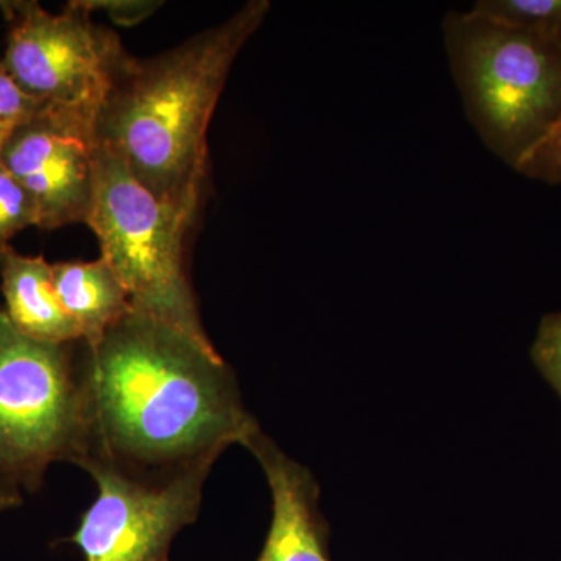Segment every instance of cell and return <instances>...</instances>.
<instances>
[{
    "mask_svg": "<svg viewBox=\"0 0 561 561\" xmlns=\"http://www.w3.org/2000/svg\"><path fill=\"white\" fill-rule=\"evenodd\" d=\"M272 3L251 0L214 27L150 58L130 55L99 117L98 144L119 154L157 201L197 220L208 128L228 76Z\"/></svg>",
    "mask_w": 561,
    "mask_h": 561,
    "instance_id": "cell-2",
    "label": "cell"
},
{
    "mask_svg": "<svg viewBox=\"0 0 561 561\" xmlns=\"http://www.w3.org/2000/svg\"><path fill=\"white\" fill-rule=\"evenodd\" d=\"M516 172L527 179L561 184V119L519 162Z\"/></svg>",
    "mask_w": 561,
    "mask_h": 561,
    "instance_id": "cell-16",
    "label": "cell"
},
{
    "mask_svg": "<svg viewBox=\"0 0 561 561\" xmlns=\"http://www.w3.org/2000/svg\"><path fill=\"white\" fill-rule=\"evenodd\" d=\"M84 10L105 11L116 24L131 27L139 24L160 9L161 2H147V0H79Z\"/></svg>",
    "mask_w": 561,
    "mask_h": 561,
    "instance_id": "cell-17",
    "label": "cell"
},
{
    "mask_svg": "<svg viewBox=\"0 0 561 561\" xmlns=\"http://www.w3.org/2000/svg\"><path fill=\"white\" fill-rule=\"evenodd\" d=\"M88 451L81 342L36 341L0 309V474L35 493L50 465Z\"/></svg>",
    "mask_w": 561,
    "mask_h": 561,
    "instance_id": "cell-5",
    "label": "cell"
},
{
    "mask_svg": "<svg viewBox=\"0 0 561 561\" xmlns=\"http://www.w3.org/2000/svg\"><path fill=\"white\" fill-rule=\"evenodd\" d=\"M9 25L2 68L55 119L98 142L103 105L128 54L116 33L91 20L79 0L60 14L38 2H0Z\"/></svg>",
    "mask_w": 561,
    "mask_h": 561,
    "instance_id": "cell-6",
    "label": "cell"
},
{
    "mask_svg": "<svg viewBox=\"0 0 561 561\" xmlns=\"http://www.w3.org/2000/svg\"><path fill=\"white\" fill-rule=\"evenodd\" d=\"M216 460L168 476L142 478L88 457L98 496L68 541L84 561H169L176 535L197 522L203 489Z\"/></svg>",
    "mask_w": 561,
    "mask_h": 561,
    "instance_id": "cell-7",
    "label": "cell"
},
{
    "mask_svg": "<svg viewBox=\"0 0 561 561\" xmlns=\"http://www.w3.org/2000/svg\"><path fill=\"white\" fill-rule=\"evenodd\" d=\"M87 457L168 478L242 445L260 424L214 346L130 309L98 345L81 342ZM83 459V460H84Z\"/></svg>",
    "mask_w": 561,
    "mask_h": 561,
    "instance_id": "cell-1",
    "label": "cell"
},
{
    "mask_svg": "<svg viewBox=\"0 0 561 561\" xmlns=\"http://www.w3.org/2000/svg\"><path fill=\"white\" fill-rule=\"evenodd\" d=\"M530 356L561 400V312L549 313L541 320Z\"/></svg>",
    "mask_w": 561,
    "mask_h": 561,
    "instance_id": "cell-15",
    "label": "cell"
},
{
    "mask_svg": "<svg viewBox=\"0 0 561 561\" xmlns=\"http://www.w3.org/2000/svg\"><path fill=\"white\" fill-rule=\"evenodd\" d=\"M195 221L144 190L119 154L99 146L94 202L87 225L98 236L131 308L214 346L206 334L186 265Z\"/></svg>",
    "mask_w": 561,
    "mask_h": 561,
    "instance_id": "cell-4",
    "label": "cell"
},
{
    "mask_svg": "<svg viewBox=\"0 0 561 561\" xmlns=\"http://www.w3.org/2000/svg\"><path fill=\"white\" fill-rule=\"evenodd\" d=\"M36 225L38 217L31 195L0 160V250L9 245L18 232Z\"/></svg>",
    "mask_w": 561,
    "mask_h": 561,
    "instance_id": "cell-13",
    "label": "cell"
},
{
    "mask_svg": "<svg viewBox=\"0 0 561 561\" xmlns=\"http://www.w3.org/2000/svg\"><path fill=\"white\" fill-rule=\"evenodd\" d=\"M468 119L513 171L561 119V49L470 11L443 21Z\"/></svg>",
    "mask_w": 561,
    "mask_h": 561,
    "instance_id": "cell-3",
    "label": "cell"
},
{
    "mask_svg": "<svg viewBox=\"0 0 561 561\" xmlns=\"http://www.w3.org/2000/svg\"><path fill=\"white\" fill-rule=\"evenodd\" d=\"M22 490L10 479L0 474V513L13 511L22 505Z\"/></svg>",
    "mask_w": 561,
    "mask_h": 561,
    "instance_id": "cell-18",
    "label": "cell"
},
{
    "mask_svg": "<svg viewBox=\"0 0 561 561\" xmlns=\"http://www.w3.org/2000/svg\"><path fill=\"white\" fill-rule=\"evenodd\" d=\"M51 275L62 309L79 328L81 342L90 348L131 309L130 295L103 256L87 262H57L51 264Z\"/></svg>",
    "mask_w": 561,
    "mask_h": 561,
    "instance_id": "cell-11",
    "label": "cell"
},
{
    "mask_svg": "<svg viewBox=\"0 0 561 561\" xmlns=\"http://www.w3.org/2000/svg\"><path fill=\"white\" fill-rule=\"evenodd\" d=\"M241 446L261 465L272 493L271 530L257 561H330L312 472L287 456L261 426Z\"/></svg>",
    "mask_w": 561,
    "mask_h": 561,
    "instance_id": "cell-9",
    "label": "cell"
},
{
    "mask_svg": "<svg viewBox=\"0 0 561 561\" xmlns=\"http://www.w3.org/2000/svg\"><path fill=\"white\" fill-rule=\"evenodd\" d=\"M0 289L11 323L28 337L49 343L81 342L54 286L51 264L43 256H25L11 249L0 250Z\"/></svg>",
    "mask_w": 561,
    "mask_h": 561,
    "instance_id": "cell-10",
    "label": "cell"
},
{
    "mask_svg": "<svg viewBox=\"0 0 561 561\" xmlns=\"http://www.w3.org/2000/svg\"><path fill=\"white\" fill-rule=\"evenodd\" d=\"M468 11L561 49V0H479Z\"/></svg>",
    "mask_w": 561,
    "mask_h": 561,
    "instance_id": "cell-12",
    "label": "cell"
},
{
    "mask_svg": "<svg viewBox=\"0 0 561 561\" xmlns=\"http://www.w3.org/2000/svg\"><path fill=\"white\" fill-rule=\"evenodd\" d=\"M44 106L28 98L0 65V153L22 125L38 116Z\"/></svg>",
    "mask_w": 561,
    "mask_h": 561,
    "instance_id": "cell-14",
    "label": "cell"
},
{
    "mask_svg": "<svg viewBox=\"0 0 561 561\" xmlns=\"http://www.w3.org/2000/svg\"><path fill=\"white\" fill-rule=\"evenodd\" d=\"M99 144L46 111L11 135L0 153L35 205L41 230L87 224L95 192Z\"/></svg>",
    "mask_w": 561,
    "mask_h": 561,
    "instance_id": "cell-8",
    "label": "cell"
}]
</instances>
